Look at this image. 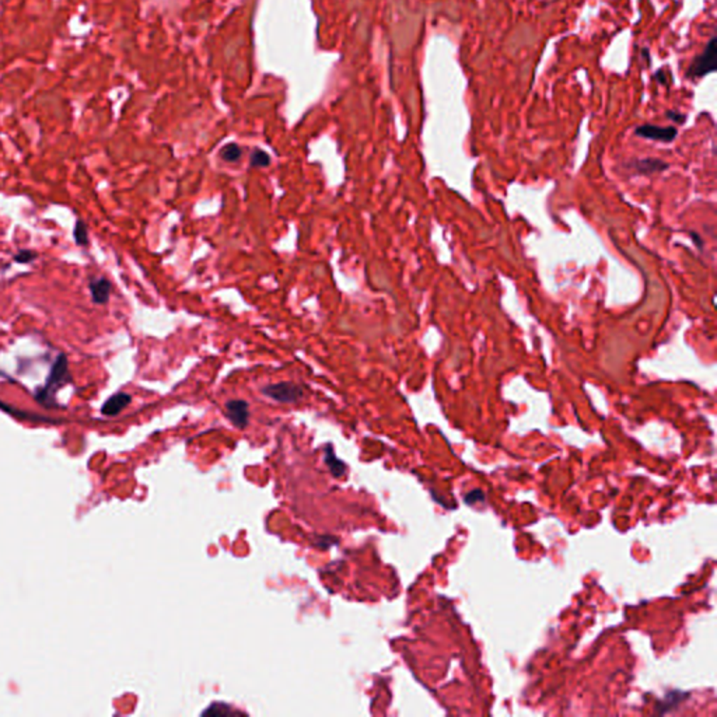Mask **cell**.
Masks as SVG:
<instances>
[{
    "label": "cell",
    "instance_id": "cell-3",
    "mask_svg": "<svg viewBox=\"0 0 717 717\" xmlns=\"http://www.w3.org/2000/svg\"><path fill=\"white\" fill-rule=\"evenodd\" d=\"M262 392L277 402H284V404L297 402L303 396L301 387L296 386L293 383L271 384V386L265 387L262 389Z\"/></svg>",
    "mask_w": 717,
    "mask_h": 717
},
{
    "label": "cell",
    "instance_id": "cell-2",
    "mask_svg": "<svg viewBox=\"0 0 717 717\" xmlns=\"http://www.w3.org/2000/svg\"><path fill=\"white\" fill-rule=\"evenodd\" d=\"M716 38L713 37L709 41V44L706 45L705 51L694 59V62L691 63V66L687 72L688 77L699 79V77H704V76L713 73L716 70Z\"/></svg>",
    "mask_w": 717,
    "mask_h": 717
},
{
    "label": "cell",
    "instance_id": "cell-6",
    "mask_svg": "<svg viewBox=\"0 0 717 717\" xmlns=\"http://www.w3.org/2000/svg\"><path fill=\"white\" fill-rule=\"evenodd\" d=\"M132 401V396L125 394V392H118L115 395H112L110 399H107V402L104 404L103 406V413L107 415V416H115L118 413H121Z\"/></svg>",
    "mask_w": 717,
    "mask_h": 717
},
{
    "label": "cell",
    "instance_id": "cell-5",
    "mask_svg": "<svg viewBox=\"0 0 717 717\" xmlns=\"http://www.w3.org/2000/svg\"><path fill=\"white\" fill-rule=\"evenodd\" d=\"M636 135L645 139L659 140L664 143H669L677 138V129L674 126H656V125H642L636 129Z\"/></svg>",
    "mask_w": 717,
    "mask_h": 717
},
{
    "label": "cell",
    "instance_id": "cell-10",
    "mask_svg": "<svg viewBox=\"0 0 717 717\" xmlns=\"http://www.w3.org/2000/svg\"><path fill=\"white\" fill-rule=\"evenodd\" d=\"M221 157L226 162H237L241 157V149L235 143L226 145L221 150Z\"/></svg>",
    "mask_w": 717,
    "mask_h": 717
},
{
    "label": "cell",
    "instance_id": "cell-9",
    "mask_svg": "<svg viewBox=\"0 0 717 717\" xmlns=\"http://www.w3.org/2000/svg\"><path fill=\"white\" fill-rule=\"evenodd\" d=\"M326 462L328 464V467H330V469H331V472L333 475H335V477H342V475L345 474V469H346L345 464H343V462H340V461L335 457V454H333V451H332L330 447L327 448Z\"/></svg>",
    "mask_w": 717,
    "mask_h": 717
},
{
    "label": "cell",
    "instance_id": "cell-8",
    "mask_svg": "<svg viewBox=\"0 0 717 717\" xmlns=\"http://www.w3.org/2000/svg\"><path fill=\"white\" fill-rule=\"evenodd\" d=\"M635 167H636L638 171H640L643 174H650V172H657V171L667 169L668 165H665L662 160L646 159V160H640V162L635 163Z\"/></svg>",
    "mask_w": 717,
    "mask_h": 717
},
{
    "label": "cell",
    "instance_id": "cell-11",
    "mask_svg": "<svg viewBox=\"0 0 717 717\" xmlns=\"http://www.w3.org/2000/svg\"><path fill=\"white\" fill-rule=\"evenodd\" d=\"M73 235H74V240H76V243L79 245H87L89 244V234H87L86 224L83 221H79L76 223Z\"/></svg>",
    "mask_w": 717,
    "mask_h": 717
},
{
    "label": "cell",
    "instance_id": "cell-4",
    "mask_svg": "<svg viewBox=\"0 0 717 717\" xmlns=\"http://www.w3.org/2000/svg\"><path fill=\"white\" fill-rule=\"evenodd\" d=\"M226 413L234 426L244 429L248 425L250 408L245 401H241V399L228 401L226 404Z\"/></svg>",
    "mask_w": 717,
    "mask_h": 717
},
{
    "label": "cell",
    "instance_id": "cell-13",
    "mask_svg": "<svg viewBox=\"0 0 717 717\" xmlns=\"http://www.w3.org/2000/svg\"><path fill=\"white\" fill-rule=\"evenodd\" d=\"M231 713V708H228L227 705H212L209 709H206L204 712V715H228Z\"/></svg>",
    "mask_w": 717,
    "mask_h": 717
},
{
    "label": "cell",
    "instance_id": "cell-16",
    "mask_svg": "<svg viewBox=\"0 0 717 717\" xmlns=\"http://www.w3.org/2000/svg\"><path fill=\"white\" fill-rule=\"evenodd\" d=\"M656 77H660V79H659V82H662V84H667V82H665V76H664V70H659V72L656 73Z\"/></svg>",
    "mask_w": 717,
    "mask_h": 717
},
{
    "label": "cell",
    "instance_id": "cell-7",
    "mask_svg": "<svg viewBox=\"0 0 717 717\" xmlns=\"http://www.w3.org/2000/svg\"><path fill=\"white\" fill-rule=\"evenodd\" d=\"M90 290H91L93 301L97 304H104L110 299L111 283L107 279L101 277V279L90 283Z\"/></svg>",
    "mask_w": 717,
    "mask_h": 717
},
{
    "label": "cell",
    "instance_id": "cell-15",
    "mask_svg": "<svg viewBox=\"0 0 717 717\" xmlns=\"http://www.w3.org/2000/svg\"><path fill=\"white\" fill-rule=\"evenodd\" d=\"M667 116H668L669 119H672V121L678 122V123H682V122L685 121V116H684V115L677 113V112H674V111H668V112H667Z\"/></svg>",
    "mask_w": 717,
    "mask_h": 717
},
{
    "label": "cell",
    "instance_id": "cell-12",
    "mask_svg": "<svg viewBox=\"0 0 717 717\" xmlns=\"http://www.w3.org/2000/svg\"><path fill=\"white\" fill-rule=\"evenodd\" d=\"M269 165H271V156H269L267 152L257 149V150L251 155V166L268 167Z\"/></svg>",
    "mask_w": 717,
    "mask_h": 717
},
{
    "label": "cell",
    "instance_id": "cell-14",
    "mask_svg": "<svg viewBox=\"0 0 717 717\" xmlns=\"http://www.w3.org/2000/svg\"><path fill=\"white\" fill-rule=\"evenodd\" d=\"M35 257H37V255H35L33 251H20V254H17V255L14 257V260H16V262H18V264H27V262L33 261Z\"/></svg>",
    "mask_w": 717,
    "mask_h": 717
},
{
    "label": "cell",
    "instance_id": "cell-1",
    "mask_svg": "<svg viewBox=\"0 0 717 717\" xmlns=\"http://www.w3.org/2000/svg\"><path fill=\"white\" fill-rule=\"evenodd\" d=\"M69 380H70V377H69L67 359L65 355H59V357L56 359L55 365L52 366V370H51V374L47 380V384L37 394V399L41 401L43 404H47L50 399L54 398L56 391L63 384H66Z\"/></svg>",
    "mask_w": 717,
    "mask_h": 717
}]
</instances>
